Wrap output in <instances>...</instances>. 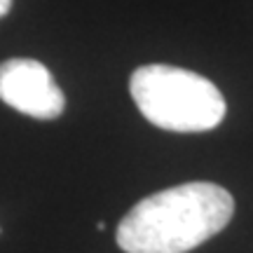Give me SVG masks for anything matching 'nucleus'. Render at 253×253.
Instances as JSON below:
<instances>
[{"label": "nucleus", "instance_id": "7ed1b4c3", "mask_svg": "<svg viewBox=\"0 0 253 253\" xmlns=\"http://www.w3.org/2000/svg\"><path fill=\"white\" fill-rule=\"evenodd\" d=\"M0 101L36 120H54L66 108V96L45 63L7 59L0 63Z\"/></svg>", "mask_w": 253, "mask_h": 253}, {"label": "nucleus", "instance_id": "f257e3e1", "mask_svg": "<svg viewBox=\"0 0 253 253\" xmlns=\"http://www.w3.org/2000/svg\"><path fill=\"white\" fill-rule=\"evenodd\" d=\"M235 213L225 188L207 181L181 183L141 199L118 225L125 253H188L218 235Z\"/></svg>", "mask_w": 253, "mask_h": 253}, {"label": "nucleus", "instance_id": "20e7f679", "mask_svg": "<svg viewBox=\"0 0 253 253\" xmlns=\"http://www.w3.org/2000/svg\"><path fill=\"white\" fill-rule=\"evenodd\" d=\"M12 2H14V0H0V19H2L9 9H12Z\"/></svg>", "mask_w": 253, "mask_h": 253}, {"label": "nucleus", "instance_id": "f03ea898", "mask_svg": "<svg viewBox=\"0 0 253 253\" xmlns=\"http://www.w3.org/2000/svg\"><path fill=\"white\" fill-rule=\"evenodd\" d=\"M129 91L136 108L150 125L178 134L216 129L227 110L225 99L213 82L169 63L136 68L129 78Z\"/></svg>", "mask_w": 253, "mask_h": 253}]
</instances>
